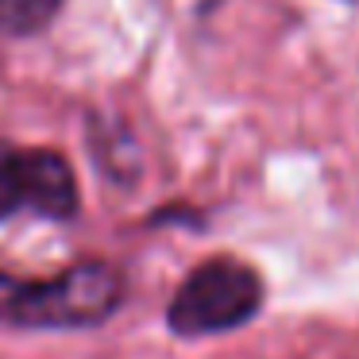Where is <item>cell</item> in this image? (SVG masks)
Instances as JSON below:
<instances>
[{
    "label": "cell",
    "mask_w": 359,
    "mask_h": 359,
    "mask_svg": "<svg viewBox=\"0 0 359 359\" xmlns=\"http://www.w3.org/2000/svg\"><path fill=\"white\" fill-rule=\"evenodd\" d=\"M124 297L116 266L89 259L55 278L0 274V325L16 328H89L101 325Z\"/></svg>",
    "instance_id": "obj_1"
},
{
    "label": "cell",
    "mask_w": 359,
    "mask_h": 359,
    "mask_svg": "<svg viewBox=\"0 0 359 359\" xmlns=\"http://www.w3.org/2000/svg\"><path fill=\"white\" fill-rule=\"evenodd\" d=\"M259 305H263V278L255 274V266L220 255L201 263L178 286L170 309H166V325L186 340L217 336L248 325L259 313Z\"/></svg>",
    "instance_id": "obj_2"
},
{
    "label": "cell",
    "mask_w": 359,
    "mask_h": 359,
    "mask_svg": "<svg viewBox=\"0 0 359 359\" xmlns=\"http://www.w3.org/2000/svg\"><path fill=\"white\" fill-rule=\"evenodd\" d=\"M20 212L66 220L78 212V182L58 151L0 140V224Z\"/></svg>",
    "instance_id": "obj_3"
},
{
    "label": "cell",
    "mask_w": 359,
    "mask_h": 359,
    "mask_svg": "<svg viewBox=\"0 0 359 359\" xmlns=\"http://www.w3.org/2000/svg\"><path fill=\"white\" fill-rule=\"evenodd\" d=\"M62 0H0V35H32L58 16Z\"/></svg>",
    "instance_id": "obj_4"
}]
</instances>
